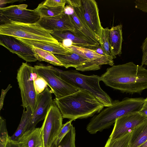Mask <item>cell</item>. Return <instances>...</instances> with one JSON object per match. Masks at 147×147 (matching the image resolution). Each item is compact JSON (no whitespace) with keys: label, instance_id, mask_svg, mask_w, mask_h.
Here are the masks:
<instances>
[{"label":"cell","instance_id":"6da1fadb","mask_svg":"<svg viewBox=\"0 0 147 147\" xmlns=\"http://www.w3.org/2000/svg\"><path fill=\"white\" fill-rule=\"evenodd\" d=\"M100 79L107 86L123 92L140 93L147 89V69L132 62L108 68Z\"/></svg>","mask_w":147,"mask_h":147},{"label":"cell","instance_id":"7a4b0ae2","mask_svg":"<svg viewBox=\"0 0 147 147\" xmlns=\"http://www.w3.org/2000/svg\"><path fill=\"white\" fill-rule=\"evenodd\" d=\"M53 101L63 118L73 121L92 117L104 107L91 93L83 89L65 97L55 98Z\"/></svg>","mask_w":147,"mask_h":147},{"label":"cell","instance_id":"3957f363","mask_svg":"<svg viewBox=\"0 0 147 147\" xmlns=\"http://www.w3.org/2000/svg\"><path fill=\"white\" fill-rule=\"evenodd\" d=\"M145 99L142 98H126L121 101H113L111 106L103 109L91 119L87 125V130L91 134H95L109 128L115 123L117 119L139 112Z\"/></svg>","mask_w":147,"mask_h":147},{"label":"cell","instance_id":"277c9868","mask_svg":"<svg viewBox=\"0 0 147 147\" xmlns=\"http://www.w3.org/2000/svg\"><path fill=\"white\" fill-rule=\"evenodd\" d=\"M58 71L62 79L80 89L85 90L91 93L104 107L112 105L111 99L100 87V76L94 74L86 75L74 70L63 71L58 69Z\"/></svg>","mask_w":147,"mask_h":147},{"label":"cell","instance_id":"5b68a950","mask_svg":"<svg viewBox=\"0 0 147 147\" xmlns=\"http://www.w3.org/2000/svg\"><path fill=\"white\" fill-rule=\"evenodd\" d=\"M0 34L23 39L58 44L49 32L37 22L24 24L11 22L0 26Z\"/></svg>","mask_w":147,"mask_h":147},{"label":"cell","instance_id":"8992f818","mask_svg":"<svg viewBox=\"0 0 147 147\" xmlns=\"http://www.w3.org/2000/svg\"><path fill=\"white\" fill-rule=\"evenodd\" d=\"M33 67L26 62L23 63L18 70L17 79L20 90L22 106L24 109L29 106L34 113L36 107L38 95L35 88Z\"/></svg>","mask_w":147,"mask_h":147},{"label":"cell","instance_id":"52a82bcc","mask_svg":"<svg viewBox=\"0 0 147 147\" xmlns=\"http://www.w3.org/2000/svg\"><path fill=\"white\" fill-rule=\"evenodd\" d=\"M34 67L39 75L45 80L55 98L65 97L80 90L62 79L58 75L57 68L42 65H36Z\"/></svg>","mask_w":147,"mask_h":147},{"label":"cell","instance_id":"ba28073f","mask_svg":"<svg viewBox=\"0 0 147 147\" xmlns=\"http://www.w3.org/2000/svg\"><path fill=\"white\" fill-rule=\"evenodd\" d=\"M25 4L12 5L0 8L1 24L11 22L24 24L37 23L40 18L39 13L35 9H27Z\"/></svg>","mask_w":147,"mask_h":147},{"label":"cell","instance_id":"9c48e42d","mask_svg":"<svg viewBox=\"0 0 147 147\" xmlns=\"http://www.w3.org/2000/svg\"><path fill=\"white\" fill-rule=\"evenodd\" d=\"M63 117L54 102L44 119L41 128L44 147H51L62 125Z\"/></svg>","mask_w":147,"mask_h":147},{"label":"cell","instance_id":"30bf717a","mask_svg":"<svg viewBox=\"0 0 147 147\" xmlns=\"http://www.w3.org/2000/svg\"><path fill=\"white\" fill-rule=\"evenodd\" d=\"M147 119V117L139 112L128 114L117 119L109 138L113 140L123 136Z\"/></svg>","mask_w":147,"mask_h":147},{"label":"cell","instance_id":"8fae6325","mask_svg":"<svg viewBox=\"0 0 147 147\" xmlns=\"http://www.w3.org/2000/svg\"><path fill=\"white\" fill-rule=\"evenodd\" d=\"M0 44L27 62L37 60L32 49L15 37L0 34Z\"/></svg>","mask_w":147,"mask_h":147},{"label":"cell","instance_id":"7c38bea8","mask_svg":"<svg viewBox=\"0 0 147 147\" xmlns=\"http://www.w3.org/2000/svg\"><path fill=\"white\" fill-rule=\"evenodd\" d=\"M81 1L82 11L84 18L99 42L102 27L99 17L97 3L94 0Z\"/></svg>","mask_w":147,"mask_h":147},{"label":"cell","instance_id":"4fadbf2b","mask_svg":"<svg viewBox=\"0 0 147 147\" xmlns=\"http://www.w3.org/2000/svg\"><path fill=\"white\" fill-rule=\"evenodd\" d=\"M37 23L49 32L69 31L73 33L75 30L70 16L65 14L63 11L55 16L41 17Z\"/></svg>","mask_w":147,"mask_h":147},{"label":"cell","instance_id":"5bb4252c","mask_svg":"<svg viewBox=\"0 0 147 147\" xmlns=\"http://www.w3.org/2000/svg\"><path fill=\"white\" fill-rule=\"evenodd\" d=\"M51 93V91L47 88L43 92L38 94L37 106L26 132L35 128L38 122L45 119L53 102Z\"/></svg>","mask_w":147,"mask_h":147},{"label":"cell","instance_id":"9a60e30c","mask_svg":"<svg viewBox=\"0 0 147 147\" xmlns=\"http://www.w3.org/2000/svg\"><path fill=\"white\" fill-rule=\"evenodd\" d=\"M73 7L74 9V13L70 15L75 29L73 33L89 42L100 45L94 34L84 18L82 13L81 6L79 7Z\"/></svg>","mask_w":147,"mask_h":147},{"label":"cell","instance_id":"2e32d148","mask_svg":"<svg viewBox=\"0 0 147 147\" xmlns=\"http://www.w3.org/2000/svg\"><path fill=\"white\" fill-rule=\"evenodd\" d=\"M70 51L74 52L81 56L90 60L100 69L103 65L112 66L114 65L113 58L112 56H103L96 53L93 49L72 45L67 48Z\"/></svg>","mask_w":147,"mask_h":147},{"label":"cell","instance_id":"e0dca14e","mask_svg":"<svg viewBox=\"0 0 147 147\" xmlns=\"http://www.w3.org/2000/svg\"><path fill=\"white\" fill-rule=\"evenodd\" d=\"M54 55L66 68L73 67L77 70L80 71L90 63L95 64L90 60L72 51L65 54Z\"/></svg>","mask_w":147,"mask_h":147},{"label":"cell","instance_id":"ac0fdd59","mask_svg":"<svg viewBox=\"0 0 147 147\" xmlns=\"http://www.w3.org/2000/svg\"><path fill=\"white\" fill-rule=\"evenodd\" d=\"M16 38L21 42L30 47H36L49 51L54 54H65L70 51L67 49L63 47L60 42L58 44L52 43Z\"/></svg>","mask_w":147,"mask_h":147},{"label":"cell","instance_id":"d6986e66","mask_svg":"<svg viewBox=\"0 0 147 147\" xmlns=\"http://www.w3.org/2000/svg\"><path fill=\"white\" fill-rule=\"evenodd\" d=\"M122 26L120 24L113 26L109 29V40L110 55L114 59L121 53L123 41Z\"/></svg>","mask_w":147,"mask_h":147},{"label":"cell","instance_id":"ffe728a7","mask_svg":"<svg viewBox=\"0 0 147 147\" xmlns=\"http://www.w3.org/2000/svg\"><path fill=\"white\" fill-rule=\"evenodd\" d=\"M49 32L53 38L59 42H61L64 39H68L72 41L74 45L92 49L100 46L83 39L69 31H52Z\"/></svg>","mask_w":147,"mask_h":147},{"label":"cell","instance_id":"44dd1931","mask_svg":"<svg viewBox=\"0 0 147 147\" xmlns=\"http://www.w3.org/2000/svg\"><path fill=\"white\" fill-rule=\"evenodd\" d=\"M17 142L22 147L43 146L41 127H35L26 132Z\"/></svg>","mask_w":147,"mask_h":147},{"label":"cell","instance_id":"7402d4cb","mask_svg":"<svg viewBox=\"0 0 147 147\" xmlns=\"http://www.w3.org/2000/svg\"><path fill=\"white\" fill-rule=\"evenodd\" d=\"M147 140V119L132 130L128 147H139Z\"/></svg>","mask_w":147,"mask_h":147},{"label":"cell","instance_id":"603a6c76","mask_svg":"<svg viewBox=\"0 0 147 147\" xmlns=\"http://www.w3.org/2000/svg\"><path fill=\"white\" fill-rule=\"evenodd\" d=\"M24 109L21 120L18 127L14 134L9 137V140L17 142L19 139L25 133L29 126L33 114V112L30 106H28Z\"/></svg>","mask_w":147,"mask_h":147},{"label":"cell","instance_id":"cb8c5ba5","mask_svg":"<svg viewBox=\"0 0 147 147\" xmlns=\"http://www.w3.org/2000/svg\"><path fill=\"white\" fill-rule=\"evenodd\" d=\"M31 48L37 60L45 61L54 65L63 66L61 62L51 53L34 47Z\"/></svg>","mask_w":147,"mask_h":147},{"label":"cell","instance_id":"d4e9b609","mask_svg":"<svg viewBox=\"0 0 147 147\" xmlns=\"http://www.w3.org/2000/svg\"><path fill=\"white\" fill-rule=\"evenodd\" d=\"M65 7L60 6L53 7L41 3L35 9L39 13L41 18L51 17L59 15L62 13Z\"/></svg>","mask_w":147,"mask_h":147},{"label":"cell","instance_id":"484cf974","mask_svg":"<svg viewBox=\"0 0 147 147\" xmlns=\"http://www.w3.org/2000/svg\"><path fill=\"white\" fill-rule=\"evenodd\" d=\"M75 137V128L72 125L69 131L60 143L56 145H52L51 147H76Z\"/></svg>","mask_w":147,"mask_h":147},{"label":"cell","instance_id":"4316f807","mask_svg":"<svg viewBox=\"0 0 147 147\" xmlns=\"http://www.w3.org/2000/svg\"><path fill=\"white\" fill-rule=\"evenodd\" d=\"M132 130L123 136L113 140L108 139L104 147H128Z\"/></svg>","mask_w":147,"mask_h":147},{"label":"cell","instance_id":"83f0119b","mask_svg":"<svg viewBox=\"0 0 147 147\" xmlns=\"http://www.w3.org/2000/svg\"><path fill=\"white\" fill-rule=\"evenodd\" d=\"M33 75L34 84L37 94L42 92L47 88V84L45 80L38 74L36 69L33 67Z\"/></svg>","mask_w":147,"mask_h":147},{"label":"cell","instance_id":"f1b7e54d","mask_svg":"<svg viewBox=\"0 0 147 147\" xmlns=\"http://www.w3.org/2000/svg\"><path fill=\"white\" fill-rule=\"evenodd\" d=\"M109 29L108 27H102L100 36V44L105 53L107 55H110V51L109 40Z\"/></svg>","mask_w":147,"mask_h":147},{"label":"cell","instance_id":"f546056e","mask_svg":"<svg viewBox=\"0 0 147 147\" xmlns=\"http://www.w3.org/2000/svg\"><path fill=\"white\" fill-rule=\"evenodd\" d=\"M72 120H70L65 123L63 124L56 138L52 145H56L59 144L69 131L72 125Z\"/></svg>","mask_w":147,"mask_h":147},{"label":"cell","instance_id":"4dcf8cb0","mask_svg":"<svg viewBox=\"0 0 147 147\" xmlns=\"http://www.w3.org/2000/svg\"><path fill=\"white\" fill-rule=\"evenodd\" d=\"M5 120L0 117V143L6 144L9 140Z\"/></svg>","mask_w":147,"mask_h":147},{"label":"cell","instance_id":"1f68e13d","mask_svg":"<svg viewBox=\"0 0 147 147\" xmlns=\"http://www.w3.org/2000/svg\"><path fill=\"white\" fill-rule=\"evenodd\" d=\"M65 0H47L43 4L45 5L53 7L60 6H65Z\"/></svg>","mask_w":147,"mask_h":147},{"label":"cell","instance_id":"d6a6232c","mask_svg":"<svg viewBox=\"0 0 147 147\" xmlns=\"http://www.w3.org/2000/svg\"><path fill=\"white\" fill-rule=\"evenodd\" d=\"M141 48L142 52V65H147V36L143 41Z\"/></svg>","mask_w":147,"mask_h":147},{"label":"cell","instance_id":"836d02e7","mask_svg":"<svg viewBox=\"0 0 147 147\" xmlns=\"http://www.w3.org/2000/svg\"><path fill=\"white\" fill-rule=\"evenodd\" d=\"M135 3L136 8L147 13V0H136Z\"/></svg>","mask_w":147,"mask_h":147},{"label":"cell","instance_id":"e575fe53","mask_svg":"<svg viewBox=\"0 0 147 147\" xmlns=\"http://www.w3.org/2000/svg\"><path fill=\"white\" fill-rule=\"evenodd\" d=\"M12 86H11L10 84H9L7 88L4 90L2 89L1 94L0 98V110H1L2 109L4 100L6 94L8 92V91L10 90Z\"/></svg>","mask_w":147,"mask_h":147},{"label":"cell","instance_id":"d590c367","mask_svg":"<svg viewBox=\"0 0 147 147\" xmlns=\"http://www.w3.org/2000/svg\"><path fill=\"white\" fill-rule=\"evenodd\" d=\"M65 1L68 5L73 7H79L82 5L81 0H65Z\"/></svg>","mask_w":147,"mask_h":147},{"label":"cell","instance_id":"8d00e7d4","mask_svg":"<svg viewBox=\"0 0 147 147\" xmlns=\"http://www.w3.org/2000/svg\"><path fill=\"white\" fill-rule=\"evenodd\" d=\"M74 12V8L69 5H67L64 7L63 12L67 15H72Z\"/></svg>","mask_w":147,"mask_h":147},{"label":"cell","instance_id":"74e56055","mask_svg":"<svg viewBox=\"0 0 147 147\" xmlns=\"http://www.w3.org/2000/svg\"><path fill=\"white\" fill-rule=\"evenodd\" d=\"M139 112L147 117V97L145 99L144 103Z\"/></svg>","mask_w":147,"mask_h":147},{"label":"cell","instance_id":"f35d334b","mask_svg":"<svg viewBox=\"0 0 147 147\" xmlns=\"http://www.w3.org/2000/svg\"><path fill=\"white\" fill-rule=\"evenodd\" d=\"M61 42L62 46L64 47L67 48L73 45L72 41L69 39H65L63 40Z\"/></svg>","mask_w":147,"mask_h":147},{"label":"cell","instance_id":"ab89813d","mask_svg":"<svg viewBox=\"0 0 147 147\" xmlns=\"http://www.w3.org/2000/svg\"><path fill=\"white\" fill-rule=\"evenodd\" d=\"M5 147H22L17 142L11 141L8 140Z\"/></svg>","mask_w":147,"mask_h":147},{"label":"cell","instance_id":"60d3db41","mask_svg":"<svg viewBox=\"0 0 147 147\" xmlns=\"http://www.w3.org/2000/svg\"><path fill=\"white\" fill-rule=\"evenodd\" d=\"M93 49L96 53L100 55L103 56L107 55L105 53L100 46Z\"/></svg>","mask_w":147,"mask_h":147},{"label":"cell","instance_id":"b9f144b4","mask_svg":"<svg viewBox=\"0 0 147 147\" xmlns=\"http://www.w3.org/2000/svg\"><path fill=\"white\" fill-rule=\"evenodd\" d=\"M139 147H147V140Z\"/></svg>","mask_w":147,"mask_h":147},{"label":"cell","instance_id":"7bdbcfd3","mask_svg":"<svg viewBox=\"0 0 147 147\" xmlns=\"http://www.w3.org/2000/svg\"><path fill=\"white\" fill-rule=\"evenodd\" d=\"M6 144L0 143V147H5Z\"/></svg>","mask_w":147,"mask_h":147},{"label":"cell","instance_id":"ee69618b","mask_svg":"<svg viewBox=\"0 0 147 147\" xmlns=\"http://www.w3.org/2000/svg\"><path fill=\"white\" fill-rule=\"evenodd\" d=\"M39 147H44L43 146H39Z\"/></svg>","mask_w":147,"mask_h":147}]
</instances>
